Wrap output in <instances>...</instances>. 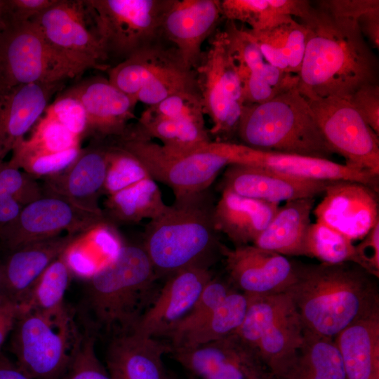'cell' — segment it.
Instances as JSON below:
<instances>
[{
	"mask_svg": "<svg viewBox=\"0 0 379 379\" xmlns=\"http://www.w3.org/2000/svg\"><path fill=\"white\" fill-rule=\"evenodd\" d=\"M354 246L348 237L322 222L317 221L309 227L306 256L315 258L321 263H354Z\"/></svg>",
	"mask_w": 379,
	"mask_h": 379,
	"instance_id": "39",
	"label": "cell"
},
{
	"mask_svg": "<svg viewBox=\"0 0 379 379\" xmlns=\"http://www.w3.org/2000/svg\"><path fill=\"white\" fill-rule=\"evenodd\" d=\"M21 210L20 203L13 196L0 190V228L15 220Z\"/></svg>",
	"mask_w": 379,
	"mask_h": 379,
	"instance_id": "53",
	"label": "cell"
},
{
	"mask_svg": "<svg viewBox=\"0 0 379 379\" xmlns=\"http://www.w3.org/2000/svg\"><path fill=\"white\" fill-rule=\"evenodd\" d=\"M81 149L77 146L53 153L23 154L13 152L9 164L39 175H46L60 171L72 166L78 158Z\"/></svg>",
	"mask_w": 379,
	"mask_h": 379,
	"instance_id": "44",
	"label": "cell"
},
{
	"mask_svg": "<svg viewBox=\"0 0 379 379\" xmlns=\"http://www.w3.org/2000/svg\"><path fill=\"white\" fill-rule=\"evenodd\" d=\"M221 17L218 0H172L163 20L162 37L177 50L186 66L195 69L203 44Z\"/></svg>",
	"mask_w": 379,
	"mask_h": 379,
	"instance_id": "18",
	"label": "cell"
},
{
	"mask_svg": "<svg viewBox=\"0 0 379 379\" xmlns=\"http://www.w3.org/2000/svg\"><path fill=\"white\" fill-rule=\"evenodd\" d=\"M303 326L295 310L280 318L258 341L256 350L272 379H279L293 361L303 341Z\"/></svg>",
	"mask_w": 379,
	"mask_h": 379,
	"instance_id": "32",
	"label": "cell"
},
{
	"mask_svg": "<svg viewBox=\"0 0 379 379\" xmlns=\"http://www.w3.org/2000/svg\"><path fill=\"white\" fill-rule=\"evenodd\" d=\"M194 70L204 114L212 122L209 135L215 141L230 142L244 105L237 65L223 30L213 33Z\"/></svg>",
	"mask_w": 379,
	"mask_h": 379,
	"instance_id": "10",
	"label": "cell"
},
{
	"mask_svg": "<svg viewBox=\"0 0 379 379\" xmlns=\"http://www.w3.org/2000/svg\"><path fill=\"white\" fill-rule=\"evenodd\" d=\"M314 204V198L286 201L279 207L253 244L284 256H306V238Z\"/></svg>",
	"mask_w": 379,
	"mask_h": 379,
	"instance_id": "28",
	"label": "cell"
},
{
	"mask_svg": "<svg viewBox=\"0 0 379 379\" xmlns=\"http://www.w3.org/2000/svg\"><path fill=\"white\" fill-rule=\"evenodd\" d=\"M209 189L180 199L150 220L144 233L143 247L160 277L186 267H210L221 247Z\"/></svg>",
	"mask_w": 379,
	"mask_h": 379,
	"instance_id": "4",
	"label": "cell"
},
{
	"mask_svg": "<svg viewBox=\"0 0 379 379\" xmlns=\"http://www.w3.org/2000/svg\"><path fill=\"white\" fill-rule=\"evenodd\" d=\"M74 243L72 236L34 241L7 251L0 262V293L22 309L46 269Z\"/></svg>",
	"mask_w": 379,
	"mask_h": 379,
	"instance_id": "21",
	"label": "cell"
},
{
	"mask_svg": "<svg viewBox=\"0 0 379 379\" xmlns=\"http://www.w3.org/2000/svg\"><path fill=\"white\" fill-rule=\"evenodd\" d=\"M65 93L82 103L88 118L87 133L94 140H104L122 135L128 122L135 117L137 102L126 95L107 79L94 77L86 79Z\"/></svg>",
	"mask_w": 379,
	"mask_h": 379,
	"instance_id": "20",
	"label": "cell"
},
{
	"mask_svg": "<svg viewBox=\"0 0 379 379\" xmlns=\"http://www.w3.org/2000/svg\"><path fill=\"white\" fill-rule=\"evenodd\" d=\"M220 253L230 279L248 295L283 293L295 281L297 264L283 255L253 244H222Z\"/></svg>",
	"mask_w": 379,
	"mask_h": 379,
	"instance_id": "16",
	"label": "cell"
},
{
	"mask_svg": "<svg viewBox=\"0 0 379 379\" xmlns=\"http://www.w3.org/2000/svg\"><path fill=\"white\" fill-rule=\"evenodd\" d=\"M319 128L334 153L347 166L379 175V139L346 99L328 97L308 100Z\"/></svg>",
	"mask_w": 379,
	"mask_h": 379,
	"instance_id": "11",
	"label": "cell"
},
{
	"mask_svg": "<svg viewBox=\"0 0 379 379\" xmlns=\"http://www.w3.org/2000/svg\"><path fill=\"white\" fill-rule=\"evenodd\" d=\"M112 140L133 155L151 178L168 186L175 199L208 190L219 173L230 164L215 140L183 152L169 150L152 140L127 135Z\"/></svg>",
	"mask_w": 379,
	"mask_h": 379,
	"instance_id": "6",
	"label": "cell"
},
{
	"mask_svg": "<svg viewBox=\"0 0 379 379\" xmlns=\"http://www.w3.org/2000/svg\"><path fill=\"white\" fill-rule=\"evenodd\" d=\"M79 138L53 118L46 116L38 120L32 135L20 141L12 152L23 154L53 153L79 145Z\"/></svg>",
	"mask_w": 379,
	"mask_h": 379,
	"instance_id": "40",
	"label": "cell"
},
{
	"mask_svg": "<svg viewBox=\"0 0 379 379\" xmlns=\"http://www.w3.org/2000/svg\"><path fill=\"white\" fill-rule=\"evenodd\" d=\"M64 255L70 270L80 275L89 277L98 270L94 260L74 243L66 250Z\"/></svg>",
	"mask_w": 379,
	"mask_h": 379,
	"instance_id": "50",
	"label": "cell"
},
{
	"mask_svg": "<svg viewBox=\"0 0 379 379\" xmlns=\"http://www.w3.org/2000/svg\"><path fill=\"white\" fill-rule=\"evenodd\" d=\"M222 16L228 21L246 23L253 31H262L303 18L311 5L302 0H222Z\"/></svg>",
	"mask_w": 379,
	"mask_h": 379,
	"instance_id": "29",
	"label": "cell"
},
{
	"mask_svg": "<svg viewBox=\"0 0 379 379\" xmlns=\"http://www.w3.org/2000/svg\"><path fill=\"white\" fill-rule=\"evenodd\" d=\"M182 65L186 66L177 50L162 39L111 67L107 79L136 101V95L145 86Z\"/></svg>",
	"mask_w": 379,
	"mask_h": 379,
	"instance_id": "26",
	"label": "cell"
},
{
	"mask_svg": "<svg viewBox=\"0 0 379 379\" xmlns=\"http://www.w3.org/2000/svg\"><path fill=\"white\" fill-rule=\"evenodd\" d=\"M61 379H113L96 354L95 332L86 325L79 331Z\"/></svg>",
	"mask_w": 379,
	"mask_h": 379,
	"instance_id": "41",
	"label": "cell"
},
{
	"mask_svg": "<svg viewBox=\"0 0 379 379\" xmlns=\"http://www.w3.org/2000/svg\"><path fill=\"white\" fill-rule=\"evenodd\" d=\"M169 354L200 379H272L257 350L234 333Z\"/></svg>",
	"mask_w": 379,
	"mask_h": 379,
	"instance_id": "13",
	"label": "cell"
},
{
	"mask_svg": "<svg viewBox=\"0 0 379 379\" xmlns=\"http://www.w3.org/2000/svg\"><path fill=\"white\" fill-rule=\"evenodd\" d=\"M168 277L132 331L146 337L161 338L189 313L213 277L208 267L200 266L186 267Z\"/></svg>",
	"mask_w": 379,
	"mask_h": 379,
	"instance_id": "17",
	"label": "cell"
},
{
	"mask_svg": "<svg viewBox=\"0 0 379 379\" xmlns=\"http://www.w3.org/2000/svg\"><path fill=\"white\" fill-rule=\"evenodd\" d=\"M64 84H24L0 94V164L41 117Z\"/></svg>",
	"mask_w": 379,
	"mask_h": 379,
	"instance_id": "22",
	"label": "cell"
},
{
	"mask_svg": "<svg viewBox=\"0 0 379 379\" xmlns=\"http://www.w3.org/2000/svg\"><path fill=\"white\" fill-rule=\"evenodd\" d=\"M83 72L31 21L9 23L0 34V94L24 84L65 82Z\"/></svg>",
	"mask_w": 379,
	"mask_h": 379,
	"instance_id": "9",
	"label": "cell"
},
{
	"mask_svg": "<svg viewBox=\"0 0 379 379\" xmlns=\"http://www.w3.org/2000/svg\"><path fill=\"white\" fill-rule=\"evenodd\" d=\"M331 181L312 180L290 176L266 168L230 164L220 181V190L270 203L314 198L323 194Z\"/></svg>",
	"mask_w": 379,
	"mask_h": 379,
	"instance_id": "19",
	"label": "cell"
},
{
	"mask_svg": "<svg viewBox=\"0 0 379 379\" xmlns=\"http://www.w3.org/2000/svg\"><path fill=\"white\" fill-rule=\"evenodd\" d=\"M151 114L171 119L204 123V112L199 93H181L173 95L145 109Z\"/></svg>",
	"mask_w": 379,
	"mask_h": 379,
	"instance_id": "45",
	"label": "cell"
},
{
	"mask_svg": "<svg viewBox=\"0 0 379 379\" xmlns=\"http://www.w3.org/2000/svg\"><path fill=\"white\" fill-rule=\"evenodd\" d=\"M168 342L131 330L114 335L106 353V368L113 379H171L163 360Z\"/></svg>",
	"mask_w": 379,
	"mask_h": 379,
	"instance_id": "23",
	"label": "cell"
},
{
	"mask_svg": "<svg viewBox=\"0 0 379 379\" xmlns=\"http://www.w3.org/2000/svg\"><path fill=\"white\" fill-rule=\"evenodd\" d=\"M159 278L142 245L121 246L88 277L84 297L86 324L114 335L131 331L152 302Z\"/></svg>",
	"mask_w": 379,
	"mask_h": 379,
	"instance_id": "3",
	"label": "cell"
},
{
	"mask_svg": "<svg viewBox=\"0 0 379 379\" xmlns=\"http://www.w3.org/2000/svg\"><path fill=\"white\" fill-rule=\"evenodd\" d=\"M279 379H347L334 339L304 329L302 343Z\"/></svg>",
	"mask_w": 379,
	"mask_h": 379,
	"instance_id": "31",
	"label": "cell"
},
{
	"mask_svg": "<svg viewBox=\"0 0 379 379\" xmlns=\"http://www.w3.org/2000/svg\"><path fill=\"white\" fill-rule=\"evenodd\" d=\"M352 262L297 265L285 291L305 330L334 339L346 327L379 310L377 285Z\"/></svg>",
	"mask_w": 379,
	"mask_h": 379,
	"instance_id": "2",
	"label": "cell"
},
{
	"mask_svg": "<svg viewBox=\"0 0 379 379\" xmlns=\"http://www.w3.org/2000/svg\"><path fill=\"white\" fill-rule=\"evenodd\" d=\"M107 206L112 220L125 222L152 220L167 206L158 185L150 177L109 195Z\"/></svg>",
	"mask_w": 379,
	"mask_h": 379,
	"instance_id": "35",
	"label": "cell"
},
{
	"mask_svg": "<svg viewBox=\"0 0 379 379\" xmlns=\"http://www.w3.org/2000/svg\"><path fill=\"white\" fill-rule=\"evenodd\" d=\"M354 264L371 276L379 277V222H378L361 241L354 246Z\"/></svg>",
	"mask_w": 379,
	"mask_h": 379,
	"instance_id": "48",
	"label": "cell"
},
{
	"mask_svg": "<svg viewBox=\"0 0 379 379\" xmlns=\"http://www.w3.org/2000/svg\"><path fill=\"white\" fill-rule=\"evenodd\" d=\"M0 379H31L6 356L0 354Z\"/></svg>",
	"mask_w": 379,
	"mask_h": 379,
	"instance_id": "54",
	"label": "cell"
},
{
	"mask_svg": "<svg viewBox=\"0 0 379 379\" xmlns=\"http://www.w3.org/2000/svg\"><path fill=\"white\" fill-rule=\"evenodd\" d=\"M30 21L54 49L84 72L111 67L84 1L57 0Z\"/></svg>",
	"mask_w": 379,
	"mask_h": 379,
	"instance_id": "12",
	"label": "cell"
},
{
	"mask_svg": "<svg viewBox=\"0 0 379 379\" xmlns=\"http://www.w3.org/2000/svg\"><path fill=\"white\" fill-rule=\"evenodd\" d=\"M237 134L262 150L330 159L334 154L297 86L262 103L244 105Z\"/></svg>",
	"mask_w": 379,
	"mask_h": 379,
	"instance_id": "5",
	"label": "cell"
},
{
	"mask_svg": "<svg viewBox=\"0 0 379 379\" xmlns=\"http://www.w3.org/2000/svg\"><path fill=\"white\" fill-rule=\"evenodd\" d=\"M378 192L350 180L331 181L314 209L317 221L348 237L362 239L379 222Z\"/></svg>",
	"mask_w": 379,
	"mask_h": 379,
	"instance_id": "15",
	"label": "cell"
},
{
	"mask_svg": "<svg viewBox=\"0 0 379 379\" xmlns=\"http://www.w3.org/2000/svg\"><path fill=\"white\" fill-rule=\"evenodd\" d=\"M64 253L55 259L36 281L22 310H34L59 320L72 317L65 302L70 281V269Z\"/></svg>",
	"mask_w": 379,
	"mask_h": 379,
	"instance_id": "36",
	"label": "cell"
},
{
	"mask_svg": "<svg viewBox=\"0 0 379 379\" xmlns=\"http://www.w3.org/2000/svg\"><path fill=\"white\" fill-rule=\"evenodd\" d=\"M248 31L265 58L272 65H287L290 73L298 74L302 63L307 40V28L300 22L282 24L262 30Z\"/></svg>",
	"mask_w": 379,
	"mask_h": 379,
	"instance_id": "34",
	"label": "cell"
},
{
	"mask_svg": "<svg viewBox=\"0 0 379 379\" xmlns=\"http://www.w3.org/2000/svg\"><path fill=\"white\" fill-rule=\"evenodd\" d=\"M109 141L94 140L92 146L81 152L72 165L67 187L71 196L82 198L104 187L108 164Z\"/></svg>",
	"mask_w": 379,
	"mask_h": 379,
	"instance_id": "38",
	"label": "cell"
},
{
	"mask_svg": "<svg viewBox=\"0 0 379 379\" xmlns=\"http://www.w3.org/2000/svg\"><path fill=\"white\" fill-rule=\"evenodd\" d=\"M319 4L300 19L307 33L297 88L308 100H348L363 86L378 84V58L356 20Z\"/></svg>",
	"mask_w": 379,
	"mask_h": 379,
	"instance_id": "1",
	"label": "cell"
},
{
	"mask_svg": "<svg viewBox=\"0 0 379 379\" xmlns=\"http://www.w3.org/2000/svg\"><path fill=\"white\" fill-rule=\"evenodd\" d=\"M361 31L372 46L379 47V8H375L362 15L358 20Z\"/></svg>",
	"mask_w": 379,
	"mask_h": 379,
	"instance_id": "52",
	"label": "cell"
},
{
	"mask_svg": "<svg viewBox=\"0 0 379 379\" xmlns=\"http://www.w3.org/2000/svg\"><path fill=\"white\" fill-rule=\"evenodd\" d=\"M79 211L70 202L59 198L35 200L22 208L15 220L0 228V246L8 251L55 237L78 222Z\"/></svg>",
	"mask_w": 379,
	"mask_h": 379,
	"instance_id": "24",
	"label": "cell"
},
{
	"mask_svg": "<svg viewBox=\"0 0 379 379\" xmlns=\"http://www.w3.org/2000/svg\"><path fill=\"white\" fill-rule=\"evenodd\" d=\"M334 341L347 379H379V310L346 327Z\"/></svg>",
	"mask_w": 379,
	"mask_h": 379,
	"instance_id": "27",
	"label": "cell"
},
{
	"mask_svg": "<svg viewBox=\"0 0 379 379\" xmlns=\"http://www.w3.org/2000/svg\"><path fill=\"white\" fill-rule=\"evenodd\" d=\"M9 24L6 0H0V34Z\"/></svg>",
	"mask_w": 379,
	"mask_h": 379,
	"instance_id": "55",
	"label": "cell"
},
{
	"mask_svg": "<svg viewBox=\"0 0 379 379\" xmlns=\"http://www.w3.org/2000/svg\"><path fill=\"white\" fill-rule=\"evenodd\" d=\"M20 312L18 305L0 293V354Z\"/></svg>",
	"mask_w": 379,
	"mask_h": 379,
	"instance_id": "51",
	"label": "cell"
},
{
	"mask_svg": "<svg viewBox=\"0 0 379 379\" xmlns=\"http://www.w3.org/2000/svg\"><path fill=\"white\" fill-rule=\"evenodd\" d=\"M233 291L222 280L212 278L189 313L170 328L161 338L168 343L205 320Z\"/></svg>",
	"mask_w": 379,
	"mask_h": 379,
	"instance_id": "42",
	"label": "cell"
},
{
	"mask_svg": "<svg viewBox=\"0 0 379 379\" xmlns=\"http://www.w3.org/2000/svg\"><path fill=\"white\" fill-rule=\"evenodd\" d=\"M369 127L379 134V86L368 84L359 88L348 100Z\"/></svg>",
	"mask_w": 379,
	"mask_h": 379,
	"instance_id": "47",
	"label": "cell"
},
{
	"mask_svg": "<svg viewBox=\"0 0 379 379\" xmlns=\"http://www.w3.org/2000/svg\"><path fill=\"white\" fill-rule=\"evenodd\" d=\"M124 134L145 140L157 139L163 147L175 152L187 151L211 140L205 124L158 117L146 110Z\"/></svg>",
	"mask_w": 379,
	"mask_h": 379,
	"instance_id": "30",
	"label": "cell"
},
{
	"mask_svg": "<svg viewBox=\"0 0 379 379\" xmlns=\"http://www.w3.org/2000/svg\"><path fill=\"white\" fill-rule=\"evenodd\" d=\"M248 300L244 293L232 291L205 320L169 343L171 350L207 343L235 333L243 322Z\"/></svg>",
	"mask_w": 379,
	"mask_h": 379,
	"instance_id": "33",
	"label": "cell"
},
{
	"mask_svg": "<svg viewBox=\"0 0 379 379\" xmlns=\"http://www.w3.org/2000/svg\"><path fill=\"white\" fill-rule=\"evenodd\" d=\"M57 0H6L10 23L32 20L55 4Z\"/></svg>",
	"mask_w": 379,
	"mask_h": 379,
	"instance_id": "49",
	"label": "cell"
},
{
	"mask_svg": "<svg viewBox=\"0 0 379 379\" xmlns=\"http://www.w3.org/2000/svg\"><path fill=\"white\" fill-rule=\"evenodd\" d=\"M84 1L108 63L117 65L164 39L162 22L172 0Z\"/></svg>",
	"mask_w": 379,
	"mask_h": 379,
	"instance_id": "7",
	"label": "cell"
},
{
	"mask_svg": "<svg viewBox=\"0 0 379 379\" xmlns=\"http://www.w3.org/2000/svg\"><path fill=\"white\" fill-rule=\"evenodd\" d=\"M109 141L108 164L104 184L109 195L149 177L142 164L131 154Z\"/></svg>",
	"mask_w": 379,
	"mask_h": 379,
	"instance_id": "43",
	"label": "cell"
},
{
	"mask_svg": "<svg viewBox=\"0 0 379 379\" xmlns=\"http://www.w3.org/2000/svg\"><path fill=\"white\" fill-rule=\"evenodd\" d=\"M248 296L249 300L244 319L234 333L256 349L259 340L265 331L280 318L294 310L295 306L286 292Z\"/></svg>",
	"mask_w": 379,
	"mask_h": 379,
	"instance_id": "37",
	"label": "cell"
},
{
	"mask_svg": "<svg viewBox=\"0 0 379 379\" xmlns=\"http://www.w3.org/2000/svg\"><path fill=\"white\" fill-rule=\"evenodd\" d=\"M44 114L60 123L79 138L87 132L88 118L84 107L79 99L65 92L48 105Z\"/></svg>",
	"mask_w": 379,
	"mask_h": 379,
	"instance_id": "46",
	"label": "cell"
},
{
	"mask_svg": "<svg viewBox=\"0 0 379 379\" xmlns=\"http://www.w3.org/2000/svg\"><path fill=\"white\" fill-rule=\"evenodd\" d=\"M79 331L73 317L59 320L22 310L10 335V351L16 366L31 379H61Z\"/></svg>",
	"mask_w": 379,
	"mask_h": 379,
	"instance_id": "8",
	"label": "cell"
},
{
	"mask_svg": "<svg viewBox=\"0 0 379 379\" xmlns=\"http://www.w3.org/2000/svg\"><path fill=\"white\" fill-rule=\"evenodd\" d=\"M224 152L230 164L260 166L300 179L359 182L378 191V176L331 159L255 149L226 142Z\"/></svg>",
	"mask_w": 379,
	"mask_h": 379,
	"instance_id": "14",
	"label": "cell"
},
{
	"mask_svg": "<svg viewBox=\"0 0 379 379\" xmlns=\"http://www.w3.org/2000/svg\"><path fill=\"white\" fill-rule=\"evenodd\" d=\"M279 207V204L256 200L222 190L214 206L215 225L218 232L225 234L235 246L253 244Z\"/></svg>",
	"mask_w": 379,
	"mask_h": 379,
	"instance_id": "25",
	"label": "cell"
}]
</instances>
